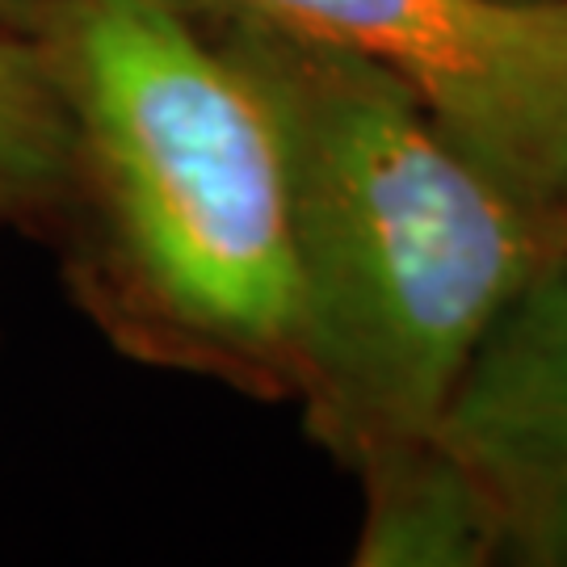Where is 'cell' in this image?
Masks as SVG:
<instances>
[{
  "mask_svg": "<svg viewBox=\"0 0 567 567\" xmlns=\"http://www.w3.org/2000/svg\"><path fill=\"white\" fill-rule=\"evenodd\" d=\"M206 21L282 143L290 353L358 450L421 442L492 320L559 261V227L454 147L391 72L261 21Z\"/></svg>",
  "mask_w": 567,
  "mask_h": 567,
  "instance_id": "cell-1",
  "label": "cell"
},
{
  "mask_svg": "<svg viewBox=\"0 0 567 567\" xmlns=\"http://www.w3.org/2000/svg\"><path fill=\"white\" fill-rule=\"evenodd\" d=\"M60 84L147 295L206 341L290 353L299 269L261 93L182 0H63Z\"/></svg>",
  "mask_w": 567,
  "mask_h": 567,
  "instance_id": "cell-2",
  "label": "cell"
},
{
  "mask_svg": "<svg viewBox=\"0 0 567 567\" xmlns=\"http://www.w3.org/2000/svg\"><path fill=\"white\" fill-rule=\"evenodd\" d=\"M341 47L404 81L487 177L559 227L567 0H182Z\"/></svg>",
  "mask_w": 567,
  "mask_h": 567,
  "instance_id": "cell-3",
  "label": "cell"
},
{
  "mask_svg": "<svg viewBox=\"0 0 567 567\" xmlns=\"http://www.w3.org/2000/svg\"><path fill=\"white\" fill-rule=\"evenodd\" d=\"M487 492L505 547L567 564V269H538L466 358L429 433Z\"/></svg>",
  "mask_w": 567,
  "mask_h": 567,
  "instance_id": "cell-4",
  "label": "cell"
},
{
  "mask_svg": "<svg viewBox=\"0 0 567 567\" xmlns=\"http://www.w3.org/2000/svg\"><path fill=\"white\" fill-rule=\"evenodd\" d=\"M374 487L358 538L362 567H471L505 547L487 492L433 437L370 454Z\"/></svg>",
  "mask_w": 567,
  "mask_h": 567,
  "instance_id": "cell-5",
  "label": "cell"
},
{
  "mask_svg": "<svg viewBox=\"0 0 567 567\" xmlns=\"http://www.w3.org/2000/svg\"><path fill=\"white\" fill-rule=\"evenodd\" d=\"M68 114L63 84L39 47L0 39V185L42 189L60 177L72 147Z\"/></svg>",
  "mask_w": 567,
  "mask_h": 567,
  "instance_id": "cell-6",
  "label": "cell"
},
{
  "mask_svg": "<svg viewBox=\"0 0 567 567\" xmlns=\"http://www.w3.org/2000/svg\"><path fill=\"white\" fill-rule=\"evenodd\" d=\"M51 0H0V39H34L51 30Z\"/></svg>",
  "mask_w": 567,
  "mask_h": 567,
  "instance_id": "cell-7",
  "label": "cell"
},
{
  "mask_svg": "<svg viewBox=\"0 0 567 567\" xmlns=\"http://www.w3.org/2000/svg\"><path fill=\"white\" fill-rule=\"evenodd\" d=\"M559 265L567 269V198H564V210H559Z\"/></svg>",
  "mask_w": 567,
  "mask_h": 567,
  "instance_id": "cell-8",
  "label": "cell"
}]
</instances>
